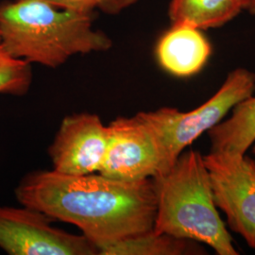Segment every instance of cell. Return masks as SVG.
I'll use <instances>...</instances> for the list:
<instances>
[{
    "mask_svg": "<svg viewBox=\"0 0 255 255\" xmlns=\"http://www.w3.org/2000/svg\"><path fill=\"white\" fill-rule=\"evenodd\" d=\"M108 127L109 145L98 173L124 182L152 179L164 173L154 136L138 115L119 118Z\"/></svg>",
    "mask_w": 255,
    "mask_h": 255,
    "instance_id": "obj_7",
    "label": "cell"
},
{
    "mask_svg": "<svg viewBox=\"0 0 255 255\" xmlns=\"http://www.w3.org/2000/svg\"><path fill=\"white\" fill-rule=\"evenodd\" d=\"M204 250L195 241L180 239L154 230L99 247L102 255H202Z\"/></svg>",
    "mask_w": 255,
    "mask_h": 255,
    "instance_id": "obj_12",
    "label": "cell"
},
{
    "mask_svg": "<svg viewBox=\"0 0 255 255\" xmlns=\"http://www.w3.org/2000/svg\"><path fill=\"white\" fill-rule=\"evenodd\" d=\"M212 53L201 29L188 24H172L157 43L156 57L167 73L187 78L201 71Z\"/></svg>",
    "mask_w": 255,
    "mask_h": 255,
    "instance_id": "obj_9",
    "label": "cell"
},
{
    "mask_svg": "<svg viewBox=\"0 0 255 255\" xmlns=\"http://www.w3.org/2000/svg\"><path fill=\"white\" fill-rule=\"evenodd\" d=\"M255 91V74L246 68H237L229 74L218 92L198 108L186 113L169 107L138 113L156 140L163 174L171 168L186 146L218 125L231 110Z\"/></svg>",
    "mask_w": 255,
    "mask_h": 255,
    "instance_id": "obj_4",
    "label": "cell"
},
{
    "mask_svg": "<svg viewBox=\"0 0 255 255\" xmlns=\"http://www.w3.org/2000/svg\"><path fill=\"white\" fill-rule=\"evenodd\" d=\"M158 234L211 247L219 255H238L214 201L203 156L182 151L166 173L152 178Z\"/></svg>",
    "mask_w": 255,
    "mask_h": 255,
    "instance_id": "obj_3",
    "label": "cell"
},
{
    "mask_svg": "<svg viewBox=\"0 0 255 255\" xmlns=\"http://www.w3.org/2000/svg\"><path fill=\"white\" fill-rule=\"evenodd\" d=\"M139 0H99L98 8L108 14H118Z\"/></svg>",
    "mask_w": 255,
    "mask_h": 255,
    "instance_id": "obj_15",
    "label": "cell"
},
{
    "mask_svg": "<svg viewBox=\"0 0 255 255\" xmlns=\"http://www.w3.org/2000/svg\"><path fill=\"white\" fill-rule=\"evenodd\" d=\"M217 207L231 230L255 249V161L246 154L210 151L203 156Z\"/></svg>",
    "mask_w": 255,
    "mask_h": 255,
    "instance_id": "obj_6",
    "label": "cell"
},
{
    "mask_svg": "<svg viewBox=\"0 0 255 255\" xmlns=\"http://www.w3.org/2000/svg\"><path fill=\"white\" fill-rule=\"evenodd\" d=\"M254 152L255 153V146H254Z\"/></svg>",
    "mask_w": 255,
    "mask_h": 255,
    "instance_id": "obj_18",
    "label": "cell"
},
{
    "mask_svg": "<svg viewBox=\"0 0 255 255\" xmlns=\"http://www.w3.org/2000/svg\"><path fill=\"white\" fill-rule=\"evenodd\" d=\"M14 193L21 205L73 224L98 248L154 227L152 179L124 182L100 173L75 176L52 169L27 174Z\"/></svg>",
    "mask_w": 255,
    "mask_h": 255,
    "instance_id": "obj_1",
    "label": "cell"
},
{
    "mask_svg": "<svg viewBox=\"0 0 255 255\" xmlns=\"http://www.w3.org/2000/svg\"><path fill=\"white\" fill-rule=\"evenodd\" d=\"M246 9L249 10L250 13L255 17V0H249Z\"/></svg>",
    "mask_w": 255,
    "mask_h": 255,
    "instance_id": "obj_16",
    "label": "cell"
},
{
    "mask_svg": "<svg viewBox=\"0 0 255 255\" xmlns=\"http://www.w3.org/2000/svg\"><path fill=\"white\" fill-rule=\"evenodd\" d=\"M32 82L30 64L9 54L0 45V94L26 95Z\"/></svg>",
    "mask_w": 255,
    "mask_h": 255,
    "instance_id": "obj_13",
    "label": "cell"
},
{
    "mask_svg": "<svg viewBox=\"0 0 255 255\" xmlns=\"http://www.w3.org/2000/svg\"><path fill=\"white\" fill-rule=\"evenodd\" d=\"M52 221L27 206L0 205V249L9 255H99L89 238L55 228Z\"/></svg>",
    "mask_w": 255,
    "mask_h": 255,
    "instance_id": "obj_5",
    "label": "cell"
},
{
    "mask_svg": "<svg viewBox=\"0 0 255 255\" xmlns=\"http://www.w3.org/2000/svg\"><path fill=\"white\" fill-rule=\"evenodd\" d=\"M109 141V127L98 115L82 113L64 118L48 148L53 170L75 176L98 173Z\"/></svg>",
    "mask_w": 255,
    "mask_h": 255,
    "instance_id": "obj_8",
    "label": "cell"
},
{
    "mask_svg": "<svg viewBox=\"0 0 255 255\" xmlns=\"http://www.w3.org/2000/svg\"><path fill=\"white\" fill-rule=\"evenodd\" d=\"M242 1H243V4H244V9H246L248 3H249V0H242Z\"/></svg>",
    "mask_w": 255,
    "mask_h": 255,
    "instance_id": "obj_17",
    "label": "cell"
},
{
    "mask_svg": "<svg viewBox=\"0 0 255 255\" xmlns=\"http://www.w3.org/2000/svg\"><path fill=\"white\" fill-rule=\"evenodd\" d=\"M57 8L82 12H92L98 8L99 0H41Z\"/></svg>",
    "mask_w": 255,
    "mask_h": 255,
    "instance_id": "obj_14",
    "label": "cell"
},
{
    "mask_svg": "<svg viewBox=\"0 0 255 255\" xmlns=\"http://www.w3.org/2000/svg\"><path fill=\"white\" fill-rule=\"evenodd\" d=\"M232 110L228 119L207 131L211 151L246 154L255 142V97L247 98Z\"/></svg>",
    "mask_w": 255,
    "mask_h": 255,
    "instance_id": "obj_10",
    "label": "cell"
},
{
    "mask_svg": "<svg viewBox=\"0 0 255 255\" xmlns=\"http://www.w3.org/2000/svg\"><path fill=\"white\" fill-rule=\"evenodd\" d=\"M92 12L60 9L41 0L0 3V45L14 58L56 68L74 55L110 49L92 25Z\"/></svg>",
    "mask_w": 255,
    "mask_h": 255,
    "instance_id": "obj_2",
    "label": "cell"
},
{
    "mask_svg": "<svg viewBox=\"0 0 255 255\" xmlns=\"http://www.w3.org/2000/svg\"><path fill=\"white\" fill-rule=\"evenodd\" d=\"M242 9V0H171L168 15L172 24H188L202 30L223 26Z\"/></svg>",
    "mask_w": 255,
    "mask_h": 255,
    "instance_id": "obj_11",
    "label": "cell"
}]
</instances>
